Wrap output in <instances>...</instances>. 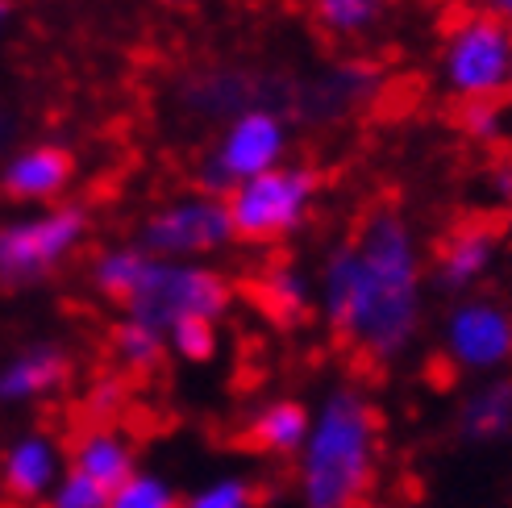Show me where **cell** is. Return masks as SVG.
<instances>
[{
	"label": "cell",
	"mask_w": 512,
	"mask_h": 508,
	"mask_svg": "<svg viewBox=\"0 0 512 508\" xmlns=\"http://www.w3.org/2000/svg\"><path fill=\"white\" fill-rule=\"evenodd\" d=\"M121 396H125L121 379H96V384H92V392H88V409H92V417L109 421V413H117Z\"/></svg>",
	"instance_id": "obj_28"
},
{
	"label": "cell",
	"mask_w": 512,
	"mask_h": 508,
	"mask_svg": "<svg viewBox=\"0 0 512 508\" xmlns=\"http://www.w3.org/2000/svg\"><path fill=\"white\" fill-rule=\"evenodd\" d=\"M167 5H188V0H167Z\"/></svg>",
	"instance_id": "obj_36"
},
{
	"label": "cell",
	"mask_w": 512,
	"mask_h": 508,
	"mask_svg": "<svg viewBox=\"0 0 512 508\" xmlns=\"http://www.w3.org/2000/svg\"><path fill=\"white\" fill-rule=\"evenodd\" d=\"M229 304H234V279L221 267L150 259L134 296L125 300V317L146 321L167 334L175 321H188V317H204L221 325Z\"/></svg>",
	"instance_id": "obj_5"
},
{
	"label": "cell",
	"mask_w": 512,
	"mask_h": 508,
	"mask_svg": "<svg viewBox=\"0 0 512 508\" xmlns=\"http://www.w3.org/2000/svg\"><path fill=\"white\" fill-rule=\"evenodd\" d=\"M254 304L263 309V317H271L275 325H296L309 317V309L317 304L313 296V279L304 275L296 263H271L254 279Z\"/></svg>",
	"instance_id": "obj_17"
},
{
	"label": "cell",
	"mask_w": 512,
	"mask_h": 508,
	"mask_svg": "<svg viewBox=\"0 0 512 508\" xmlns=\"http://www.w3.org/2000/svg\"><path fill=\"white\" fill-rule=\"evenodd\" d=\"M9 21H13V0H0V34L9 30Z\"/></svg>",
	"instance_id": "obj_32"
},
{
	"label": "cell",
	"mask_w": 512,
	"mask_h": 508,
	"mask_svg": "<svg viewBox=\"0 0 512 508\" xmlns=\"http://www.w3.org/2000/svg\"><path fill=\"white\" fill-rule=\"evenodd\" d=\"M496 259H500V230L488 217H467L438 242V250H433L429 279L446 296L458 300V296H471L483 279H488Z\"/></svg>",
	"instance_id": "obj_10"
},
{
	"label": "cell",
	"mask_w": 512,
	"mask_h": 508,
	"mask_svg": "<svg viewBox=\"0 0 512 508\" xmlns=\"http://www.w3.org/2000/svg\"><path fill=\"white\" fill-rule=\"evenodd\" d=\"M425 279L417 225L400 205H375L350 242L325 250L313 296L329 334L367 363L392 367L421 334Z\"/></svg>",
	"instance_id": "obj_1"
},
{
	"label": "cell",
	"mask_w": 512,
	"mask_h": 508,
	"mask_svg": "<svg viewBox=\"0 0 512 508\" xmlns=\"http://www.w3.org/2000/svg\"><path fill=\"white\" fill-rule=\"evenodd\" d=\"M9 134H13V117H9V113H0V146L9 142Z\"/></svg>",
	"instance_id": "obj_33"
},
{
	"label": "cell",
	"mask_w": 512,
	"mask_h": 508,
	"mask_svg": "<svg viewBox=\"0 0 512 508\" xmlns=\"http://www.w3.org/2000/svg\"><path fill=\"white\" fill-rule=\"evenodd\" d=\"M75 155L59 142H34L21 146L0 167V192L17 205H59V196H67V188L75 184Z\"/></svg>",
	"instance_id": "obj_11"
},
{
	"label": "cell",
	"mask_w": 512,
	"mask_h": 508,
	"mask_svg": "<svg viewBox=\"0 0 512 508\" xmlns=\"http://www.w3.org/2000/svg\"><path fill=\"white\" fill-rule=\"evenodd\" d=\"M179 508H259V488L242 475H221L179 500Z\"/></svg>",
	"instance_id": "obj_26"
},
{
	"label": "cell",
	"mask_w": 512,
	"mask_h": 508,
	"mask_svg": "<svg viewBox=\"0 0 512 508\" xmlns=\"http://www.w3.org/2000/svg\"><path fill=\"white\" fill-rule=\"evenodd\" d=\"M42 504H46V508H109V492L96 488L92 479H84V475L63 471L59 484L46 492Z\"/></svg>",
	"instance_id": "obj_27"
},
{
	"label": "cell",
	"mask_w": 512,
	"mask_h": 508,
	"mask_svg": "<svg viewBox=\"0 0 512 508\" xmlns=\"http://www.w3.org/2000/svg\"><path fill=\"white\" fill-rule=\"evenodd\" d=\"M138 246L150 259L167 263H209L213 254L234 246L225 200L213 192H179L155 205L138 225Z\"/></svg>",
	"instance_id": "obj_8"
},
{
	"label": "cell",
	"mask_w": 512,
	"mask_h": 508,
	"mask_svg": "<svg viewBox=\"0 0 512 508\" xmlns=\"http://www.w3.org/2000/svg\"><path fill=\"white\" fill-rule=\"evenodd\" d=\"M309 417H313L309 404H300L292 396H275L250 413L242 442L254 454H267V459H292L304 446V434H309Z\"/></svg>",
	"instance_id": "obj_15"
},
{
	"label": "cell",
	"mask_w": 512,
	"mask_h": 508,
	"mask_svg": "<svg viewBox=\"0 0 512 508\" xmlns=\"http://www.w3.org/2000/svg\"><path fill=\"white\" fill-rule=\"evenodd\" d=\"M458 434L467 442H500L512 434V379L492 375L458 404Z\"/></svg>",
	"instance_id": "obj_18"
},
{
	"label": "cell",
	"mask_w": 512,
	"mask_h": 508,
	"mask_svg": "<svg viewBox=\"0 0 512 508\" xmlns=\"http://www.w3.org/2000/svg\"><path fill=\"white\" fill-rule=\"evenodd\" d=\"M383 0H313V21L329 38H363L383 21Z\"/></svg>",
	"instance_id": "obj_22"
},
{
	"label": "cell",
	"mask_w": 512,
	"mask_h": 508,
	"mask_svg": "<svg viewBox=\"0 0 512 508\" xmlns=\"http://www.w3.org/2000/svg\"><path fill=\"white\" fill-rule=\"evenodd\" d=\"M442 354L463 375H496L512 363V309L496 296H458L442 317Z\"/></svg>",
	"instance_id": "obj_9"
},
{
	"label": "cell",
	"mask_w": 512,
	"mask_h": 508,
	"mask_svg": "<svg viewBox=\"0 0 512 508\" xmlns=\"http://www.w3.org/2000/svg\"><path fill=\"white\" fill-rule=\"evenodd\" d=\"M71 375V354L59 342H34L0 363V404H34L59 392Z\"/></svg>",
	"instance_id": "obj_14"
},
{
	"label": "cell",
	"mask_w": 512,
	"mask_h": 508,
	"mask_svg": "<svg viewBox=\"0 0 512 508\" xmlns=\"http://www.w3.org/2000/svg\"><path fill=\"white\" fill-rule=\"evenodd\" d=\"M383 417L358 384H338L321 396L309 434L296 454L300 508H354L371 500L379 479Z\"/></svg>",
	"instance_id": "obj_2"
},
{
	"label": "cell",
	"mask_w": 512,
	"mask_h": 508,
	"mask_svg": "<svg viewBox=\"0 0 512 508\" xmlns=\"http://www.w3.org/2000/svg\"><path fill=\"white\" fill-rule=\"evenodd\" d=\"M109 508H179L175 488L155 471H134L125 484L109 496Z\"/></svg>",
	"instance_id": "obj_25"
},
{
	"label": "cell",
	"mask_w": 512,
	"mask_h": 508,
	"mask_svg": "<svg viewBox=\"0 0 512 508\" xmlns=\"http://www.w3.org/2000/svg\"><path fill=\"white\" fill-rule=\"evenodd\" d=\"M483 184H488L492 200H500V209L512 205V155H500V159L488 167V175H483Z\"/></svg>",
	"instance_id": "obj_29"
},
{
	"label": "cell",
	"mask_w": 512,
	"mask_h": 508,
	"mask_svg": "<svg viewBox=\"0 0 512 508\" xmlns=\"http://www.w3.org/2000/svg\"><path fill=\"white\" fill-rule=\"evenodd\" d=\"M458 130L479 146H504L512 142V100H471L458 113Z\"/></svg>",
	"instance_id": "obj_23"
},
{
	"label": "cell",
	"mask_w": 512,
	"mask_h": 508,
	"mask_svg": "<svg viewBox=\"0 0 512 508\" xmlns=\"http://www.w3.org/2000/svg\"><path fill=\"white\" fill-rule=\"evenodd\" d=\"M109 342H113V359L134 375H150L167 359V334L146 321H134V317H121L113 325Z\"/></svg>",
	"instance_id": "obj_21"
},
{
	"label": "cell",
	"mask_w": 512,
	"mask_h": 508,
	"mask_svg": "<svg viewBox=\"0 0 512 508\" xmlns=\"http://www.w3.org/2000/svg\"><path fill=\"white\" fill-rule=\"evenodd\" d=\"M288 146H292V130L279 109L267 105H250L238 117H229L221 125L217 142L204 150L200 159V192L213 196H229L238 184L254 180L279 163H288Z\"/></svg>",
	"instance_id": "obj_7"
},
{
	"label": "cell",
	"mask_w": 512,
	"mask_h": 508,
	"mask_svg": "<svg viewBox=\"0 0 512 508\" xmlns=\"http://www.w3.org/2000/svg\"><path fill=\"white\" fill-rule=\"evenodd\" d=\"M508 100H512V71H508Z\"/></svg>",
	"instance_id": "obj_35"
},
{
	"label": "cell",
	"mask_w": 512,
	"mask_h": 508,
	"mask_svg": "<svg viewBox=\"0 0 512 508\" xmlns=\"http://www.w3.org/2000/svg\"><path fill=\"white\" fill-rule=\"evenodd\" d=\"M217 350H221V325L217 321L188 317V321H175L167 329V354H175L179 363L204 367V363L217 359Z\"/></svg>",
	"instance_id": "obj_24"
},
{
	"label": "cell",
	"mask_w": 512,
	"mask_h": 508,
	"mask_svg": "<svg viewBox=\"0 0 512 508\" xmlns=\"http://www.w3.org/2000/svg\"><path fill=\"white\" fill-rule=\"evenodd\" d=\"M512 71V30L492 13L471 9L454 17L438 46V80L442 88L471 105V100H500L508 96Z\"/></svg>",
	"instance_id": "obj_4"
},
{
	"label": "cell",
	"mask_w": 512,
	"mask_h": 508,
	"mask_svg": "<svg viewBox=\"0 0 512 508\" xmlns=\"http://www.w3.org/2000/svg\"><path fill=\"white\" fill-rule=\"evenodd\" d=\"M379 92V71L371 63H338L329 75H321V80L309 88V117L317 121H329L338 113H350L354 105H363V100H371Z\"/></svg>",
	"instance_id": "obj_19"
},
{
	"label": "cell",
	"mask_w": 512,
	"mask_h": 508,
	"mask_svg": "<svg viewBox=\"0 0 512 508\" xmlns=\"http://www.w3.org/2000/svg\"><path fill=\"white\" fill-rule=\"evenodd\" d=\"M259 88L246 71H200L188 75L179 84V105H184L192 117H221V125L229 117H238L242 109H250V92Z\"/></svg>",
	"instance_id": "obj_16"
},
{
	"label": "cell",
	"mask_w": 512,
	"mask_h": 508,
	"mask_svg": "<svg viewBox=\"0 0 512 508\" xmlns=\"http://www.w3.org/2000/svg\"><path fill=\"white\" fill-rule=\"evenodd\" d=\"M496 230H500V242H508V246H512V205H504V209H500V225H496Z\"/></svg>",
	"instance_id": "obj_31"
},
{
	"label": "cell",
	"mask_w": 512,
	"mask_h": 508,
	"mask_svg": "<svg viewBox=\"0 0 512 508\" xmlns=\"http://www.w3.org/2000/svg\"><path fill=\"white\" fill-rule=\"evenodd\" d=\"M321 196V175L309 163H279L225 196L229 230L242 246H279L309 225Z\"/></svg>",
	"instance_id": "obj_3"
},
{
	"label": "cell",
	"mask_w": 512,
	"mask_h": 508,
	"mask_svg": "<svg viewBox=\"0 0 512 508\" xmlns=\"http://www.w3.org/2000/svg\"><path fill=\"white\" fill-rule=\"evenodd\" d=\"M354 508H392V504H383V500H363V504H354Z\"/></svg>",
	"instance_id": "obj_34"
},
{
	"label": "cell",
	"mask_w": 512,
	"mask_h": 508,
	"mask_svg": "<svg viewBox=\"0 0 512 508\" xmlns=\"http://www.w3.org/2000/svg\"><path fill=\"white\" fill-rule=\"evenodd\" d=\"M483 13H492L496 21H504L512 30V0H483Z\"/></svg>",
	"instance_id": "obj_30"
},
{
	"label": "cell",
	"mask_w": 512,
	"mask_h": 508,
	"mask_svg": "<svg viewBox=\"0 0 512 508\" xmlns=\"http://www.w3.org/2000/svg\"><path fill=\"white\" fill-rule=\"evenodd\" d=\"M63 471H67V454L42 429L13 438L5 454H0V488H5L9 500H21V504H42Z\"/></svg>",
	"instance_id": "obj_12"
},
{
	"label": "cell",
	"mask_w": 512,
	"mask_h": 508,
	"mask_svg": "<svg viewBox=\"0 0 512 508\" xmlns=\"http://www.w3.org/2000/svg\"><path fill=\"white\" fill-rule=\"evenodd\" d=\"M92 217L84 205H46L0 225V288H34L84 246Z\"/></svg>",
	"instance_id": "obj_6"
},
{
	"label": "cell",
	"mask_w": 512,
	"mask_h": 508,
	"mask_svg": "<svg viewBox=\"0 0 512 508\" xmlns=\"http://www.w3.org/2000/svg\"><path fill=\"white\" fill-rule=\"evenodd\" d=\"M146 263H150V254L138 242H117V246H105L92 259L88 279H92L96 296H105V300H113V304H121V309H125V300L134 296Z\"/></svg>",
	"instance_id": "obj_20"
},
{
	"label": "cell",
	"mask_w": 512,
	"mask_h": 508,
	"mask_svg": "<svg viewBox=\"0 0 512 508\" xmlns=\"http://www.w3.org/2000/svg\"><path fill=\"white\" fill-rule=\"evenodd\" d=\"M67 471L92 479L96 488H105L109 496L138 471V454L134 442L121 434L117 425L109 421H96L88 429L75 434V442L67 446Z\"/></svg>",
	"instance_id": "obj_13"
}]
</instances>
